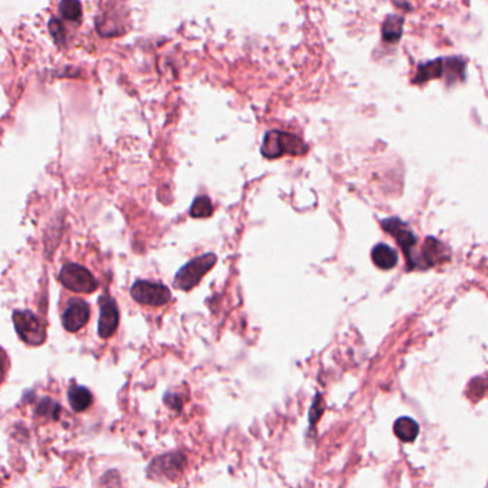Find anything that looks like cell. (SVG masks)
I'll return each instance as SVG.
<instances>
[{
  "label": "cell",
  "instance_id": "cell-16",
  "mask_svg": "<svg viewBox=\"0 0 488 488\" xmlns=\"http://www.w3.org/2000/svg\"><path fill=\"white\" fill-rule=\"evenodd\" d=\"M214 212V205L211 202V199L205 195L198 196L189 209V215L195 219H204V218H209Z\"/></svg>",
  "mask_w": 488,
  "mask_h": 488
},
{
  "label": "cell",
  "instance_id": "cell-3",
  "mask_svg": "<svg viewBox=\"0 0 488 488\" xmlns=\"http://www.w3.org/2000/svg\"><path fill=\"white\" fill-rule=\"evenodd\" d=\"M215 253H204L185 264L174 278V286L181 291H191L216 264Z\"/></svg>",
  "mask_w": 488,
  "mask_h": 488
},
{
  "label": "cell",
  "instance_id": "cell-6",
  "mask_svg": "<svg viewBox=\"0 0 488 488\" xmlns=\"http://www.w3.org/2000/svg\"><path fill=\"white\" fill-rule=\"evenodd\" d=\"M131 295L138 304L148 306H162L170 301V291L166 285L145 279L136 281L132 285Z\"/></svg>",
  "mask_w": 488,
  "mask_h": 488
},
{
  "label": "cell",
  "instance_id": "cell-2",
  "mask_svg": "<svg viewBox=\"0 0 488 488\" xmlns=\"http://www.w3.org/2000/svg\"><path fill=\"white\" fill-rule=\"evenodd\" d=\"M306 143L301 138L281 131H269L261 147V154L268 159H276L285 154L298 156L306 154Z\"/></svg>",
  "mask_w": 488,
  "mask_h": 488
},
{
  "label": "cell",
  "instance_id": "cell-12",
  "mask_svg": "<svg viewBox=\"0 0 488 488\" xmlns=\"http://www.w3.org/2000/svg\"><path fill=\"white\" fill-rule=\"evenodd\" d=\"M371 258H372V263L384 271L392 269L398 263V255L395 249H392L390 245H385V244L376 245L371 252Z\"/></svg>",
  "mask_w": 488,
  "mask_h": 488
},
{
  "label": "cell",
  "instance_id": "cell-13",
  "mask_svg": "<svg viewBox=\"0 0 488 488\" xmlns=\"http://www.w3.org/2000/svg\"><path fill=\"white\" fill-rule=\"evenodd\" d=\"M404 17L398 15H388L381 26V36L385 43H397L403 36Z\"/></svg>",
  "mask_w": 488,
  "mask_h": 488
},
{
  "label": "cell",
  "instance_id": "cell-21",
  "mask_svg": "<svg viewBox=\"0 0 488 488\" xmlns=\"http://www.w3.org/2000/svg\"><path fill=\"white\" fill-rule=\"evenodd\" d=\"M394 5H395V6H398V8H403L404 10L411 9V8H410V5L406 2V0H398V2H395V0H394Z\"/></svg>",
  "mask_w": 488,
  "mask_h": 488
},
{
  "label": "cell",
  "instance_id": "cell-19",
  "mask_svg": "<svg viewBox=\"0 0 488 488\" xmlns=\"http://www.w3.org/2000/svg\"><path fill=\"white\" fill-rule=\"evenodd\" d=\"M49 31L53 36V39L56 40V43H59L62 45L65 42V27L64 24L59 22V20H56V19H52L49 22Z\"/></svg>",
  "mask_w": 488,
  "mask_h": 488
},
{
  "label": "cell",
  "instance_id": "cell-11",
  "mask_svg": "<svg viewBox=\"0 0 488 488\" xmlns=\"http://www.w3.org/2000/svg\"><path fill=\"white\" fill-rule=\"evenodd\" d=\"M444 245L434 239V238H428L422 246L421 251V258H420V268H428V267H434L438 263L444 261L445 258H448V253L444 255Z\"/></svg>",
  "mask_w": 488,
  "mask_h": 488
},
{
  "label": "cell",
  "instance_id": "cell-10",
  "mask_svg": "<svg viewBox=\"0 0 488 488\" xmlns=\"http://www.w3.org/2000/svg\"><path fill=\"white\" fill-rule=\"evenodd\" d=\"M383 229H385V231L394 235V238H397L398 244L401 245V248H403L407 258L413 253L417 239L404 222H401L397 218H390L383 221Z\"/></svg>",
  "mask_w": 488,
  "mask_h": 488
},
{
  "label": "cell",
  "instance_id": "cell-14",
  "mask_svg": "<svg viewBox=\"0 0 488 488\" xmlns=\"http://www.w3.org/2000/svg\"><path fill=\"white\" fill-rule=\"evenodd\" d=\"M68 401L75 413H82L91 407L92 394L86 387L71 385L68 390Z\"/></svg>",
  "mask_w": 488,
  "mask_h": 488
},
{
  "label": "cell",
  "instance_id": "cell-15",
  "mask_svg": "<svg viewBox=\"0 0 488 488\" xmlns=\"http://www.w3.org/2000/svg\"><path fill=\"white\" fill-rule=\"evenodd\" d=\"M394 433L403 443H413L420 434V425L410 417H401L394 424Z\"/></svg>",
  "mask_w": 488,
  "mask_h": 488
},
{
  "label": "cell",
  "instance_id": "cell-4",
  "mask_svg": "<svg viewBox=\"0 0 488 488\" xmlns=\"http://www.w3.org/2000/svg\"><path fill=\"white\" fill-rule=\"evenodd\" d=\"M57 279L61 281L65 288L77 294H92L99 286L98 279L88 268L73 263L65 264L61 268Z\"/></svg>",
  "mask_w": 488,
  "mask_h": 488
},
{
  "label": "cell",
  "instance_id": "cell-9",
  "mask_svg": "<svg viewBox=\"0 0 488 488\" xmlns=\"http://www.w3.org/2000/svg\"><path fill=\"white\" fill-rule=\"evenodd\" d=\"M89 317L91 308L88 302H84L79 298H73L68 302L66 309L62 313V325L69 332H77L88 324Z\"/></svg>",
  "mask_w": 488,
  "mask_h": 488
},
{
  "label": "cell",
  "instance_id": "cell-8",
  "mask_svg": "<svg viewBox=\"0 0 488 488\" xmlns=\"http://www.w3.org/2000/svg\"><path fill=\"white\" fill-rule=\"evenodd\" d=\"M119 325V309L117 301L113 298L103 295L99 300V321H98V334L103 339H109L117 332Z\"/></svg>",
  "mask_w": 488,
  "mask_h": 488
},
{
  "label": "cell",
  "instance_id": "cell-1",
  "mask_svg": "<svg viewBox=\"0 0 488 488\" xmlns=\"http://www.w3.org/2000/svg\"><path fill=\"white\" fill-rule=\"evenodd\" d=\"M467 62L463 57H438L436 61L421 64L413 77L414 84H424L429 80L445 77L447 83L463 82L466 79Z\"/></svg>",
  "mask_w": 488,
  "mask_h": 488
},
{
  "label": "cell",
  "instance_id": "cell-20",
  "mask_svg": "<svg viewBox=\"0 0 488 488\" xmlns=\"http://www.w3.org/2000/svg\"><path fill=\"white\" fill-rule=\"evenodd\" d=\"M163 401H165V404H166L169 408L177 410V411H179V410L182 408V406H184V398H182V395H181V394H177V392H172V394H170V392H166Z\"/></svg>",
  "mask_w": 488,
  "mask_h": 488
},
{
  "label": "cell",
  "instance_id": "cell-5",
  "mask_svg": "<svg viewBox=\"0 0 488 488\" xmlns=\"http://www.w3.org/2000/svg\"><path fill=\"white\" fill-rule=\"evenodd\" d=\"M13 324L16 334L27 346L39 347L46 341V327L32 311H15Z\"/></svg>",
  "mask_w": 488,
  "mask_h": 488
},
{
  "label": "cell",
  "instance_id": "cell-18",
  "mask_svg": "<svg viewBox=\"0 0 488 488\" xmlns=\"http://www.w3.org/2000/svg\"><path fill=\"white\" fill-rule=\"evenodd\" d=\"M36 414L40 417L52 418V420H59L61 406L50 398H43V399H40V403L36 407Z\"/></svg>",
  "mask_w": 488,
  "mask_h": 488
},
{
  "label": "cell",
  "instance_id": "cell-17",
  "mask_svg": "<svg viewBox=\"0 0 488 488\" xmlns=\"http://www.w3.org/2000/svg\"><path fill=\"white\" fill-rule=\"evenodd\" d=\"M61 15L71 22H80L82 19V5L79 0H62L59 5Z\"/></svg>",
  "mask_w": 488,
  "mask_h": 488
},
{
  "label": "cell",
  "instance_id": "cell-7",
  "mask_svg": "<svg viewBox=\"0 0 488 488\" xmlns=\"http://www.w3.org/2000/svg\"><path fill=\"white\" fill-rule=\"evenodd\" d=\"M186 466V455L184 452H168L154 458L148 467L151 478L177 480Z\"/></svg>",
  "mask_w": 488,
  "mask_h": 488
}]
</instances>
